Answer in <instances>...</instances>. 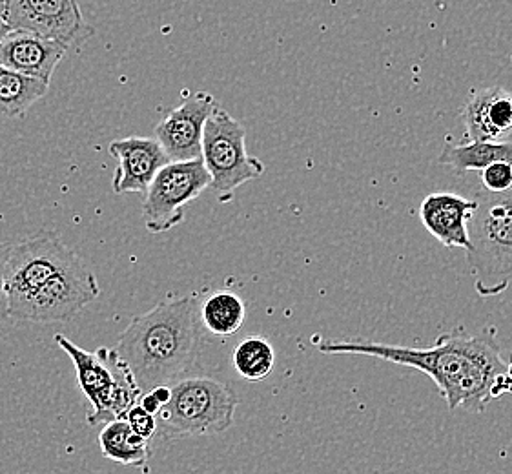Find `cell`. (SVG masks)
<instances>
[{"mask_svg":"<svg viewBox=\"0 0 512 474\" xmlns=\"http://www.w3.org/2000/svg\"><path fill=\"white\" fill-rule=\"evenodd\" d=\"M323 354H354L410 367L431 376L449 411L467 409L485 413L494 400L492 391L507 365L500 345L489 336H471L456 329L441 334L429 349L398 347L378 341L325 340L318 343Z\"/></svg>","mask_w":512,"mask_h":474,"instance_id":"obj_1","label":"cell"},{"mask_svg":"<svg viewBox=\"0 0 512 474\" xmlns=\"http://www.w3.org/2000/svg\"><path fill=\"white\" fill-rule=\"evenodd\" d=\"M203 332L194 296L163 299L130 321L115 352L132 372L141 392L172 387L186 378L199 360Z\"/></svg>","mask_w":512,"mask_h":474,"instance_id":"obj_2","label":"cell"},{"mask_svg":"<svg viewBox=\"0 0 512 474\" xmlns=\"http://www.w3.org/2000/svg\"><path fill=\"white\" fill-rule=\"evenodd\" d=\"M476 208L467 221L471 248L467 265L483 299L502 296L512 283V188L474 192Z\"/></svg>","mask_w":512,"mask_h":474,"instance_id":"obj_3","label":"cell"},{"mask_svg":"<svg viewBox=\"0 0 512 474\" xmlns=\"http://www.w3.org/2000/svg\"><path fill=\"white\" fill-rule=\"evenodd\" d=\"M236 391L212 378H183L170 387V398L155 414L164 440L225 433L236 414Z\"/></svg>","mask_w":512,"mask_h":474,"instance_id":"obj_4","label":"cell"},{"mask_svg":"<svg viewBox=\"0 0 512 474\" xmlns=\"http://www.w3.org/2000/svg\"><path fill=\"white\" fill-rule=\"evenodd\" d=\"M55 343L72 358L79 387L92 403V413L88 416L90 425L97 427L115 418H124L128 409L139 402L143 392L115 349L103 347L97 352L84 351L62 334L55 336Z\"/></svg>","mask_w":512,"mask_h":474,"instance_id":"obj_5","label":"cell"},{"mask_svg":"<svg viewBox=\"0 0 512 474\" xmlns=\"http://www.w3.org/2000/svg\"><path fill=\"white\" fill-rule=\"evenodd\" d=\"M101 296L92 270L77 263L62 270L31 292L8 298V312L13 321L59 323L72 320L77 312Z\"/></svg>","mask_w":512,"mask_h":474,"instance_id":"obj_6","label":"cell"},{"mask_svg":"<svg viewBox=\"0 0 512 474\" xmlns=\"http://www.w3.org/2000/svg\"><path fill=\"white\" fill-rule=\"evenodd\" d=\"M201 159L212 179L210 186L221 194L265 174V165L246 152L245 126L219 106L206 121Z\"/></svg>","mask_w":512,"mask_h":474,"instance_id":"obj_7","label":"cell"},{"mask_svg":"<svg viewBox=\"0 0 512 474\" xmlns=\"http://www.w3.org/2000/svg\"><path fill=\"white\" fill-rule=\"evenodd\" d=\"M212 185L201 157L170 161L155 174L144 194L143 219L148 232L161 234L185 221V207Z\"/></svg>","mask_w":512,"mask_h":474,"instance_id":"obj_8","label":"cell"},{"mask_svg":"<svg viewBox=\"0 0 512 474\" xmlns=\"http://www.w3.org/2000/svg\"><path fill=\"white\" fill-rule=\"evenodd\" d=\"M77 263H81V259L50 230L28 237L19 245H11L4 267L8 298L41 287L42 283Z\"/></svg>","mask_w":512,"mask_h":474,"instance_id":"obj_9","label":"cell"},{"mask_svg":"<svg viewBox=\"0 0 512 474\" xmlns=\"http://www.w3.org/2000/svg\"><path fill=\"white\" fill-rule=\"evenodd\" d=\"M6 22L11 30H26L62 42L68 50L93 35L77 0H8Z\"/></svg>","mask_w":512,"mask_h":474,"instance_id":"obj_10","label":"cell"},{"mask_svg":"<svg viewBox=\"0 0 512 474\" xmlns=\"http://www.w3.org/2000/svg\"><path fill=\"white\" fill-rule=\"evenodd\" d=\"M217 106L214 95L194 93L157 124L155 137L163 145L170 161H190L201 157L205 124Z\"/></svg>","mask_w":512,"mask_h":474,"instance_id":"obj_11","label":"cell"},{"mask_svg":"<svg viewBox=\"0 0 512 474\" xmlns=\"http://www.w3.org/2000/svg\"><path fill=\"white\" fill-rule=\"evenodd\" d=\"M110 154L119 161L112 188L117 196L137 192L146 194L155 174L170 163L157 137H126L113 141Z\"/></svg>","mask_w":512,"mask_h":474,"instance_id":"obj_12","label":"cell"},{"mask_svg":"<svg viewBox=\"0 0 512 474\" xmlns=\"http://www.w3.org/2000/svg\"><path fill=\"white\" fill-rule=\"evenodd\" d=\"M68 48L55 39L26 30H11L0 42V64L50 84Z\"/></svg>","mask_w":512,"mask_h":474,"instance_id":"obj_13","label":"cell"},{"mask_svg":"<svg viewBox=\"0 0 512 474\" xmlns=\"http://www.w3.org/2000/svg\"><path fill=\"white\" fill-rule=\"evenodd\" d=\"M474 208L476 199H467L452 192H436L421 201L420 219L427 232L443 247L469 250L471 239L467 221Z\"/></svg>","mask_w":512,"mask_h":474,"instance_id":"obj_14","label":"cell"},{"mask_svg":"<svg viewBox=\"0 0 512 474\" xmlns=\"http://www.w3.org/2000/svg\"><path fill=\"white\" fill-rule=\"evenodd\" d=\"M471 141H498L512 132V95L500 86L472 93L461 110Z\"/></svg>","mask_w":512,"mask_h":474,"instance_id":"obj_15","label":"cell"},{"mask_svg":"<svg viewBox=\"0 0 512 474\" xmlns=\"http://www.w3.org/2000/svg\"><path fill=\"white\" fill-rule=\"evenodd\" d=\"M438 163L449 166L456 174L471 170L480 172L494 163L512 165V141H469L465 145L445 141L438 155Z\"/></svg>","mask_w":512,"mask_h":474,"instance_id":"obj_16","label":"cell"},{"mask_svg":"<svg viewBox=\"0 0 512 474\" xmlns=\"http://www.w3.org/2000/svg\"><path fill=\"white\" fill-rule=\"evenodd\" d=\"M148 442L150 440L135 433L126 418H115L112 422L104 423L103 431L99 434L101 451L108 460L144 471L148 469L152 456Z\"/></svg>","mask_w":512,"mask_h":474,"instance_id":"obj_17","label":"cell"},{"mask_svg":"<svg viewBox=\"0 0 512 474\" xmlns=\"http://www.w3.org/2000/svg\"><path fill=\"white\" fill-rule=\"evenodd\" d=\"M50 84L28 77L0 64V119L24 117L33 104L41 101Z\"/></svg>","mask_w":512,"mask_h":474,"instance_id":"obj_18","label":"cell"},{"mask_svg":"<svg viewBox=\"0 0 512 474\" xmlns=\"http://www.w3.org/2000/svg\"><path fill=\"white\" fill-rule=\"evenodd\" d=\"M245 301L230 290L208 296L201 307V321L216 336H232L245 323Z\"/></svg>","mask_w":512,"mask_h":474,"instance_id":"obj_19","label":"cell"},{"mask_svg":"<svg viewBox=\"0 0 512 474\" xmlns=\"http://www.w3.org/2000/svg\"><path fill=\"white\" fill-rule=\"evenodd\" d=\"M234 367L248 382H261L274 369L276 352L268 340L252 336L241 341L234 351Z\"/></svg>","mask_w":512,"mask_h":474,"instance_id":"obj_20","label":"cell"},{"mask_svg":"<svg viewBox=\"0 0 512 474\" xmlns=\"http://www.w3.org/2000/svg\"><path fill=\"white\" fill-rule=\"evenodd\" d=\"M482 185L489 192H505L512 188L511 163H494L480 170Z\"/></svg>","mask_w":512,"mask_h":474,"instance_id":"obj_21","label":"cell"},{"mask_svg":"<svg viewBox=\"0 0 512 474\" xmlns=\"http://www.w3.org/2000/svg\"><path fill=\"white\" fill-rule=\"evenodd\" d=\"M126 422L130 423V427L135 433L141 434L146 440H152L157 434V418L154 413L146 411L141 403L137 402L128 409V413L124 414Z\"/></svg>","mask_w":512,"mask_h":474,"instance_id":"obj_22","label":"cell"},{"mask_svg":"<svg viewBox=\"0 0 512 474\" xmlns=\"http://www.w3.org/2000/svg\"><path fill=\"white\" fill-rule=\"evenodd\" d=\"M10 247L11 245H8V243H0V325L10 318L8 292H6V281H4V267H6Z\"/></svg>","mask_w":512,"mask_h":474,"instance_id":"obj_23","label":"cell"},{"mask_svg":"<svg viewBox=\"0 0 512 474\" xmlns=\"http://www.w3.org/2000/svg\"><path fill=\"white\" fill-rule=\"evenodd\" d=\"M509 392H512V358L511 363L507 365V371L498 378V382L494 385L492 396L496 400V398H500L503 394H509Z\"/></svg>","mask_w":512,"mask_h":474,"instance_id":"obj_24","label":"cell"},{"mask_svg":"<svg viewBox=\"0 0 512 474\" xmlns=\"http://www.w3.org/2000/svg\"><path fill=\"white\" fill-rule=\"evenodd\" d=\"M10 31V24L6 22V19H4V17H0V42L4 41V37H6V35H8Z\"/></svg>","mask_w":512,"mask_h":474,"instance_id":"obj_25","label":"cell"},{"mask_svg":"<svg viewBox=\"0 0 512 474\" xmlns=\"http://www.w3.org/2000/svg\"><path fill=\"white\" fill-rule=\"evenodd\" d=\"M6 15V4H4V0H0V17H4Z\"/></svg>","mask_w":512,"mask_h":474,"instance_id":"obj_26","label":"cell"},{"mask_svg":"<svg viewBox=\"0 0 512 474\" xmlns=\"http://www.w3.org/2000/svg\"><path fill=\"white\" fill-rule=\"evenodd\" d=\"M6 2H8V0H4V4H6Z\"/></svg>","mask_w":512,"mask_h":474,"instance_id":"obj_27","label":"cell"}]
</instances>
